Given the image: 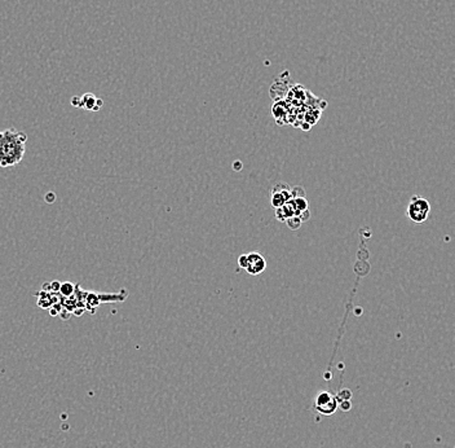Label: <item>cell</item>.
Instances as JSON below:
<instances>
[{"label": "cell", "instance_id": "cell-1", "mask_svg": "<svg viewBox=\"0 0 455 448\" xmlns=\"http://www.w3.org/2000/svg\"><path fill=\"white\" fill-rule=\"evenodd\" d=\"M28 135L16 129L0 131V167L17 166L25 157Z\"/></svg>", "mask_w": 455, "mask_h": 448}, {"label": "cell", "instance_id": "cell-4", "mask_svg": "<svg viewBox=\"0 0 455 448\" xmlns=\"http://www.w3.org/2000/svg\"><path fill=\"white\" fill-rule=\"evenodd\" d=\"M338 405H339L338 398L328 391L320 392L317 399H316V409L324 416H330V414L335 413Z\"/></svg>", "mask_w": 455, "mask_h": 448}, {"label": "cell", "instance_id": "cell-9", "mask_svg": "<svg viewBox=\"0 0 455 448\" xmlns=\"http://www.w3.org/2000/svg\"><path fill=\"white\" fill-rule=\"evenodd\" d=\"M237 169H242V163H240V161H236V162H234V170Z\"/></svg>", "mask_w": 455, "mask_h": 448}, {"label": "cell", "instance_id": "cell-5", "mask_svg": "<svg viewBox=\"0 0 455 448\" xmlns=\"http://www.w3.org/2000/svg\"><path fill=\"white\" fill-rule=\"evenodd\" d=\"M291 198V187L286 183H278L274 185V188L272 191V205L277 209V207L284 206L287 201Z\"/></svg>", "mask_w": 455, "mask_h": 448}, {"label": "cell", "instance_id": "cell-2", "mask_svg": "<svg viewBox=\"0 0 455 448\" xmlns=\"http://www.w3.org/2000/svg\"><path fill=\"white\" fill-rule=\"evenodd\" d=\"M430 213V205L428 200L420 196H412L410 204L408 206V219L415 224H422L428 219Z\"/></svg>", "mask_w": 455, "mask_h": 448}, {"label": "cell", "instance_id": "cell-8", "mask_svg": "<svg viewBox=\"0 0 455 448\" xmlns=\"http://www.w3.org/2000/svg\"><path fill=\"white\" fill-rule=\"evenodd\" d=\"M284 223H286L287 227H288L290 229H292V231H296V229H299L302 224V219H300V216H298V215L291 216V218H288V219H287Z\"/></svg>", "mask_w": 455, "mask_h": 448}, {"label": "cell", "instance_id": "cell-7", "mask_svg": "<svg viewBox=\"0 0 455 448\" xmlns=\"http://www.w3.org/2000/svg\"><path fill=\"white\" fill-rule=\"evenodd\" d=\"M75 289H76V286L72 285V284H70V282H64V284H60V286H58L60 293H61V294L66 298L72 297V295L75 293Z\"/></svg>", "mask_w": 455, "mask_h": 448}, {"label": "cell", "instance_id": "cell-6", "mask_svg": "<svg viewBox=\"0 0 455 448\" xmlns=\"http://www.w3.org/2000/svg\"><path fill=\"white\" fill-rule=\"evenodd\" d=\"M82 108L90 110V112H97L98 108L102 107V101L101 99H97L94 95L92 94H86L84 96H82Z\"/></svg>", "mask_w": 455, "mask_h": 448}, {"label": "cell", "instance_id": "cell-3", "mask_svg": "<svg viewBox=\"0 0 455 448\" xmlns=\"http://www.w3.org/2000/svg\"><path fill=\"white\" fill-rule=\"evenodd\" d=\"M238 266L246 270L248 275L256 276L264 272V270L266 268V260L264 259V257L260 253L252 251V253L248 254H242L238 258Z\"/></svg>", "mask_w": 455, "mask_h": 448}]
</instances>
